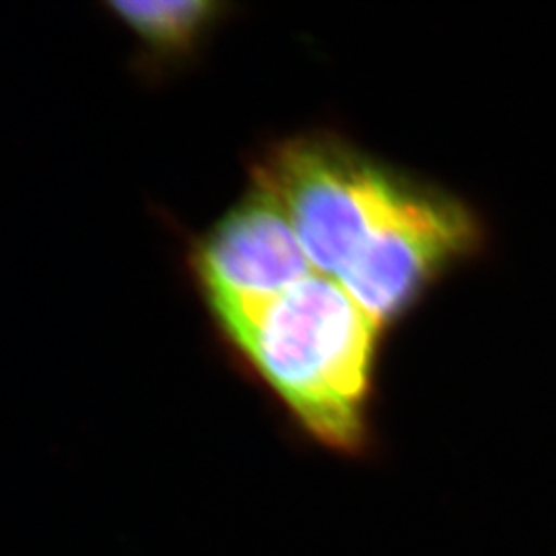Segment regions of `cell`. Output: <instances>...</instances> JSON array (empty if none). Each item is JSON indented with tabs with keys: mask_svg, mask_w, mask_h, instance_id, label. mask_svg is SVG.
<instances>
[{
	"mask_svg": "<svg viewBox=\"0 0 556 556\" xmlns=\"http://www.w3.org/2000/svg\"><path fill=\"white\" fill-rule=\"evenodd\" d=\"M378 326L337 279L312 274L231 339L295 426L326 451L369 446Z\"/></svg>",
	"mask_w": 556,
	"mask_h": 556,
	"instance_id": "obj_1",
	"label": "cell"
},
{
	"mask_svg": "<svg viewBox=\"0 0 556 556\" xmlns=\"http://www.w3.org/2000/svg\"><path fill=\"white\" fill-rule=\"evenodd\" d=\"M289 215L315 273L337 279L404 189L331 139L303 137L260 174Z\"/></svg>",
	"mask_w": 556,
	"mask_h": 556,
	"instance_id": "obj_2",
	"label": "cell"
},
{
	"mask_svg": "<svg viewBox=\"0 0 556 556\" xmlns=\"http://www.w3.org/2000/svg\"><path fill=\"white\" fill-rule=\"evenodd\" d=\"M199 273L229 339L315 268L278 197L257 185L205 238Z\"/></svg>",
	"mask_w": 556,
	"mask_h": 556,
	"instance_id": "obj_3",
	"label": "cell"
},
{
	"mask_svg": "<svg viewBox=\"0 0 556 556\" xmlns=\"http://www.w3.org/2000/svg\"><path fill=\"white\" fill-rule=\"evenodd\" d=\"M472 238V224L456 205L404 189L337 281L380 328Z\"/></svg>",
	"mask_w": 556,
	"mask_h": 556,
	"instance_id": "obj_4",
	"label": "cell"
},
{
	"mask_svg": "<svg viewBox=\"0 0 556 556\" xmlns=\"http://www.w3.org/2000/svg\"><path fill=\"white\" fill-rule=\"evenodd\" d=\"M111 8L148 46L163 53L186 51L218 10V5L205 0L112 2Z\"/></svg>",
	"mask_w": 556,
	"mask_h": 556,
	"instance_id": "obj_5",
	"label": "cell"
}]
</instances>
